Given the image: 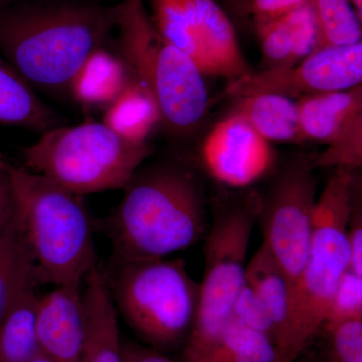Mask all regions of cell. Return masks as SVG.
Returning <instances> with one entry per match:
<instances>
[{
	"instance_id": "6da1fadb",
	"label": "cell",
	"mask_w": 362,
	"mask_h": 362,
	"mask_svg": "<svg viewBox=\"0 0 362 362\" xmlns=\"http://www.w3.org/2000/svg\"><path fill=\"white\" fill-rule=\"evenodd\" d=\"M118 9L94 0H14L0 9V54L37 92L70 96L71 80L116 32Z\"/></svg>"
},
{
	"instance_id": "7a4b0ae2",
	"label": "cell",
	"mask_w": 362,
	"mask_h": 362,
	"mask_svg": "<svg viewBox=\"0 0 362 362\" xmlns=\"http://www.w3.org/2000/svg\"><path fill=\"white\" fill-rule=\"evenodd\" d=\"M107 221L113 262L166 258L204 239L206 202L197 175L160 161L139 168Z\"/></svg>"
},
{
	"instance_id": "3957f363",
	"label": "cell",
	"mask_w": 362,
	"mask_h": 362,
	"mask_svg": "<svg viewBox=\"0 0 362 362\" xmlns=\"http://www.w3.org/2000/svg\"><path fill=\"white\" fill-rule=\"evenodd\" d=\"M359 182L357 170L335 168L317 197L310 251L292 288L275 362L296 361L325 321L338 283L349 269L347 223Z\"/></svg>"
},
{
	"instance_id": "277c9868",
	"label": "cell",
	"mask_w": 362,
	"mask_h": 362,
	"mask_svg": "<svg viewBox=\"0 0 362 362\" xmlns=\"http://www.w3.org/2000/svg\"><path fill=\"white\" fill-rule=\"evenodd\" d=\"M7 170L37 282L83 284L98 265L94 226L83 197L23 166L8 164Z\"/></svg>"
},
{
	"instance_id": "5b68a950",
	"label": "cell",
	"mask_w": 362,
	"mask_h": 362,
	"mask_svg": "<svg viewBox=\"0 0 362 362\" xmlns=\"http://www.w3.org/2000/svg\"><path fill=\"white\" fill-rule=\"evenodd\" d=\"M117 45L131 76L154 97L161 125L173 134L194 132L206 116L209 95L194 62L159 33L142 0L117 4Z\"/></svg>"
},
{
	"instance_id": "8992f818",
	"label": "cell",
	"mask_w": 362,
	"mask_h": 362,
	"mask_svg": "<svg viewBox=\"0 0 362 362\" xmlns=\"http://www.w3.org/2000/svg\"><path fill=\"white\" fill-rule=\"evenodd\" d=\"M106 274L116 309L140 339L161 352L183 349L199 298L183 259L113 262Z\"/></svg>"
},
{
	"instance_id": "52a82bcc",
	"label": "cell",
	"mask_w": 362,
	"mask_h": 362,
	"mask_svg": "<svg viewBox=\"0 0 362 362\" xmlns=\"http://www.w3.org/2000/svg\"><path fill=\"white\" fill-rule=\"evenodd\" d=\"M261 195L255 192L221 197L204 235V271L199 307L182 349V361L194 362L230 321L233 304L246 283L247 255L258 223Z\"/></svg>"
},
{
	"instance_id": "ba28073f",
	"label": "cell",
	"mask_w": 362,
	"mask_h": 362,
	"mask_svg": "<svg viewBox=\"0 0 362 362\" xmlns=\"http://www.w3.org/2000/svg\"><path fill=\"white\" fill-rule=\"evenodd\" d=\"M149 143L133 144L103 123L57 126L23 149V168L73 194L120 189L151 156Z\"/></svg>"
},
{
	"instance_id": "9c48e42d",
	"label": "cell",
	"mask_w": 362,
	"mask_h": 362,
	"mask_svg": "<svg viewBox=\"0 0 362 362\" xmlns=\"http://www.w3.org/2000/svg\"><path fill=\"white\" fill-rule=\"evenodd\" d=\"M151 8L159 33L204 77L232 82L252 73L232 21L216 0H151Z\"/></svg>"
},
{
	"instance_id": "30bf717a",
	"label": "cell",
	"mask_w": 362,
	"mask_h": 362,
	"mask_svg": "<svg viewBox=\"0 0 362 362\" xmlns=\"http://www.w3.org/2000/svg\"><path fill=\"white\" fill-rule=\"evenodd\" d=\"M312 156H298L285 164L261 197L258 223L263 243L294 287L310 251L317 202Z\"/></svg>"
},
{
	"instance_id": "8fae6325",
	"label": "cell",
	"mask_w": 362,
	"mask_h": 362,
	"mask_svg": "<svg viewBox=\"0 0 362 362\" xmlns=\"http://www.w3.org/2000/svg\"><path fill=\"white\" fill-rule=\"evenodd\" d=\"M359 85H362V42L317 47L288 68L252 71L228 82L223 95L233 100L255 94H276L298 100Z\"/></svg>"
},
{
	"instance_id": "7c38bea8",
	"label": "cell",
	"mask_w": 362,
	"mask_h": 362,
	"mask_svg": "<svg viewBox=\"0 0 362 362\" xmlns=\"http://www.w3.org/2000/svg\"><path fill=\"white\" fill-rule=\"evenodd\" d=\"M305 142L325 144L312 156L316 168L362 166V85L296 100Z\"/></svg>"
},
{
	"instance_id": "4fadbf2b",
	"label": "cell",
	"mask_w": 362,
	"mask_h": 362,
	"mask_svg": "<svg viewBox=\"0 0 362 362\" xmlns=\"http://www.w3.org/2000/svg\"><path fill=\"white\" fill-rule=\"evenodd\" d=\"M199 159L223 187L247 189L273 173L277 153L238 112L218 121L202 140Z\"/></svg>"
},
{
	"instance_id": "5bb4252c",
	"label": "cell",
	"mask_w": 362,
	"mask_h": 362,
	"mask_svg": "<svg viewBox=\"0 0 362 362\" xmlns=\"http://www.w3.org/2000/svg\"><path fill=\"white\" fill-rule=\"evenodd\" d=\"M35 322L42 354L54 362H80L86 338L82 284L57 286L39 297Z\"/></svg>"
},
{
	"instance_id": "9a60e30c",
	"label": "cell",
	"mask_w": 362,
	"mask_h": 362,
	"mask_svg": "<svg viewBox=\"0 0 362 362\" xmlns=\"http://www.w3.org/2000/svg\"><path fill=\"white\" fill-rule=\"evenodd\" d=\"M84 282L86 338L80 362H123V343L106 271L98 264Z\"/></svg>"
},
{
	"instance_id": "2e32d148",
	"label": "cell",
	"mask_w": 362,
	"mask_h": 362,
	"mask_svg": "<svg viewBox=\"0 0 362 362\" xmlns=\"http://www.w3.org/2000/svg\"><path fill=\"white\" fill-rule=\"evenodd\" d=\"M264 70L295 65L318 45V33L308 2L275 20L254 23Z\"/></svg>"
},
{
	"instance_id": "e0dca14e",
	"label": "cell",
	"mask_w": 362,
	"mask_h": 362,
	"mask_svg": "<svg viewBox=\"0 0 362 362\" xmlns=\"http://www.w3.org/2000/svg\"><path fill=\"white\" fill-rule=\"evenodd\" d=\"M131 73L119 52L107 45L85 59L70 86V96L88 108H105L115 101L131 81Z\"/></svg>"
},
{
	"instance_id": "ac0fdd59",
	"label": "cell",
	"mask_w": 362,
	"mask_h": 362,
	"mask_svg": "<svg viewBox=\"0 0 362 362\" xmlns=\"http://www.w3.org/2000/svg\"><path fill=\"white\" fill-rule=\"evenodd\" d=\"M0 123L40 134L59 126L58 115L4 57H0Z\"/></svg>"
},
{
	"instance_id": "d6986e66",
	"label": "cell",
	"mask_w": 362,
	"mask_h": 362,
	"mask_svg": "<svg viewBox=\"0 0 362 362\" xmlns=\"http://www.w3.org/2000/svg\"><path fill=\"white\" fill-rule=\"evenodd\" d=\"M233 110L270 143H304L296 100L276 94L238 98Z\"/></svg>"
},
{
	"instance_id": "ffe728a7",
	"label": "cell",
	"mask_w": 362,
	"mask_h": 362,
	"mask_svg": "<svg viewBox=\"0 0 362 362\" xmlns=\"http://www.w3.org/2000/svg\"><path fill=\"white\" fill-rule=\"evenodd\" d=\"M102 123L126 141L145 144L161 124V112L151 93L131 78L127 87L105 109Z\"/></svg>"
},
{
	"instance_id": "44dd1931",
	"label": "cell",
	"mask_w": 362,
	"mask_h": 362,
	"mask_svg": "<svg viewBox=\"0 0 362 362\" xmlns=\"http://www.w3.org/2000/svg\"><path fill=\"white\" fill-rule=\"evenodd\" d=\"M37 282L35 261L14 211L0 239V322Z\"/></svg>"
},
{
	"instance_id": "7402d4cb",
	"label": "cell",
	"mask_w": 362,
	"mask_h": 362,
	"mask_svg": "<svg viewBox=\"0 0 362 362\" xmlns=\"http://www.w3.org/2000/svg\"><path fill=\"white\" fill-rule=\"evenodd\" d=\"M246 284L268 309L277 328V343L287 320L291 284L265 243L262 242L261 246L247 262Z\"/></svg>"
},
{
	"instance_id": "603a6c76",
	"label": "cell",
	"mask_w": 362,
	"mask_h": 362,
	"mask_svg": "<svg viewBox=\"0 0 362 362\" xmlns=\"http://www.w3.org/2000/svg\"><path fill=\"white\" fill-rule=\"evenodd\" d=\"M37 302L39 296L30 288L0 322V362H30L39 354Z\"/></svg>"
},
{
	"instance_id": "cb8c5ba5",
	"label": "cell",
	"mask_w": 362,
	"mask_h": 362,
	"mask_svg": "<svg viewBox=\"0 0 362 362\" xmlns=\"http://www.w3.org/2000/svg\"><path fill=\"white\" fill-rule=\"evenodd\" d=\"M273 341L230 318L214 344L194 362H275Z\"/></svg>"
},
{
	"instance_id": "d4e9b609",
	"label": "cell",
	"mask_w": 362,
	"mask_h": 362,
	"mask_svg": "<svg viewBox=\"0 0 362 362\" xmlns=\"http://www.w3.org/2000/svg\"><path fill=\"white\" fill-rule=\"evenodd\" d=\"M295 362H362V319L324 322Z\"/></svg>"
},
{
	"instance_id": "484cf974",
	"label": "cell",
	"mask_w": 362,
	"mask_h": 362,
	"mask_svg": "<svg viewBox=\"0 0 362 362\" xmlns=\"http://www.w3.org/2000/svg\"><path fill=\"white\" fill-rule=\"evenodd\" d=\"M308 4L318 33L317 47L362 42V21L349 0H308Z\"/></svg>"
},
{
	"instance_id": "4316f807",
	"label": "cell",
	"mask_w": 362,
	"mask_h": 362,
	"mask_svg": "<svg viewBox=\"0 0 362 362\" xmlns=\"http://www.w3.org/2000/svg\"><path fill=\"white\" fill-rule=\"evenodd\" d=\"M351 319H362V277L349 269L338 283L324 322Z\"/></svg>"
},
{
	"instance_id": "83f0119b",
	"label": "cell",
	"mask_w": 362,
	"mask_h": 362,
	"mask_svg": "<svg viewBox=\"0 0 362 362\" xmlns=\"http://www.w3.org/2000/svg\"><path fill=\"white\" fill-rule=\"evenodd\" d=\"M230 318L263 333L276 345L278 332L275 323L265 304L246 283L233 304Z\"/></svg>"
},
{
	"instance_id": "f1b7e54d",
	"label": "cell",
	"mask_w": 362,
	"mask_h": 362,
	"mask_svg": "<svg viewBox=\"0 0 362 362\" xmlns=\"http://www.w3.org/2000/svg\"><path fill=\"white\" fill-rule=\"evenodd\" d=\"M362 202L361 181L357 185L347 223L349 270L362 277Z\"/></svg>"
},
{
	"instance_id": "f546056e",
	"label": "cell",
	"mask_w": 362,
	"mask_h": 362,
	"mask_svg": "<svg viewBox=\"0 0 362 362\" xmlns=\"http://www.w3.org/2000/svg\"><path fill=\"white\" fill-rule=\"evenodd\" d=\"M308 0H251L249 16L254 23L275 20L303 6Z\"/></svg>"
},
{
	"instance_id": "4dcf8cb0",
	"label": "cell",
	"mask_w": 362,
	"mask_h": 362,
	"mask_svg": "<svg viewBox=\"0 0 362 362\" xmlns=\"http://www.w3.org/2000/svg\"><path fill=\"white\" fill-rule=\"evenodd\" d=\"M8 168V166H7ZM16 211L13 183L6 169H0V239L13 221Z\"/></svg>"
},
{
	"instance_id": "1f68e13d",
	"label": "cell",
	"mask_w": 362,
	"mask_h": 362,
	"mask_svg": "<svg viewBox=\"0 0 362 362\" xmlns=\"http://www.w3.org/2000/svg\"><path fill=\"white\" fill-rule=\"evenodd\" d=\"M123 362H185L182 359L171 358L164 352L158 350L136 346V345H123Z\"/></svg>"
},
{
	"instance_id": "d6a6232c",
	"label": "cell",
	"mask_w": 362,
	"mask_h": 362,
	"mask_svg": "<svg viewBox=\"0 0 362 362\" xmlns=\"http://www.w3.org/2000/svg\"><path fill=\"white\" fill-rule=\"evenodd\" d=\"M230 8L239 18H247L249 16V6L251 0H228Z\"/></svg>"
},
{
	"instance_id": "836d02e7",
	"label": "cell",
	"mask_w": 362,
	"mask_h": 362,
	"mask_svg": "<svg viewBox=\"0 0 362 362\" xmlns=\"http://www.w3.org/2000/svg\"><path fill=\"white\" fill-rule=\"evenodd\" d=\"M358 18L362 21V0H349Z\"/></svg>"
},
{
	"instance_id": "e575fe53",
	"label": "cell",
	"mask_w": 362,
	"mask_h": 362,
	"mask_svg": "<svg viewBox=\"0 0 362 362\" xmlns=\"http://www.w3.org/2000/svg\"><path fill=\"white\" fill-rule=\"evenodd\" d=\"M30 362H54V361H52L51 358H49V357L45 356V354H42V352L40 351V350L39 354H37V356L33 357L32 361H30Z\"/></svg>"
},
{
	"instance_id": "d590c367",
	"label": "cell",
	"mask_w": 362,
	"mask_h": 362,
	"mask_svg": "<svg viewBox=\"0 0 362 362\" xmlns=\"http://www.w3.org/2000/svg\"><path fill=\"white\" fill-rule=\"evenodd\" d=\"M8 163L4 159V154H2L1 149H0V169H6Z\"/></svg>"
},
{
	"instance_id": "8d00e7d4",
	"label": "cell",
	"mask_w": 362,
	"mask_h": 362,
	"mask_svg": "<svg viewBox=\"0 0 362 362\" xmlns=\"http://www.w3.org/2000/svg\"><path fill=\"white\" fill-rule=\"evenodd\" d=\"M13 1H14V0H0V9H1L2 7L6 6L7 4H9Z\"/></svg>"
}]
</instances>
